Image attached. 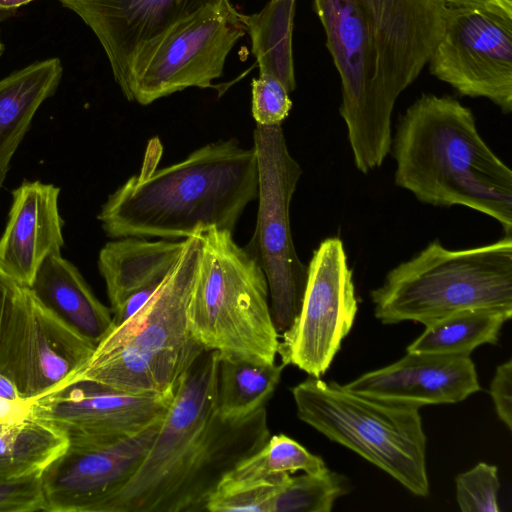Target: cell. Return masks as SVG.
I'll use <instances>...</instances> for the list:
<instances>
[{"label": "cell", "mask_w": 512, "mask_h": 512, "mask_svg": "<svg viewBox=\"0 0 512 512\" xmlns=\"http://www.w3.org/2000/svg\"><path fill=\"white\" fill-rule=\"evenodd\" d=\"M448 0H314L341 79L340 115L356 168L367 174L390 153L399 95L438 45Z\"/></svg>", "instance_id": "1"}, {"label": "cell", "mask_w": 512, "mask_h": 512, "mask_svg": "<svg viewBox=\"0 0 512 512\" xmlns=\"http://www.w3.org/2000/svg\"><path fill=\"white\" fill-rule=\"evenodd\" d=\"M257 193L253 147L218 140L180 162L131 176L108 196L97 218L112 239L185 240L209 228L233 232Z\"/></svg>", "instance_id": "2"}, {"label": "cell", "mask_w": 512, "mask_h": 512, "mask_svg": "<svg viewBox=\"0 0 512 512\" xmlns=\"http://www.w3.org/2000/svg\"><path fill=\"white\" fill-rule=\"evenodd\" d=\"M390 152L398 187L424 204L476 210L511 235L512 171L457 99L423 94L402 115Z\"/></svg>", "instance_id": "3"}, {"label": "cell", "mask_w": 512, "mask_h": 512, "mask_svg": "<svg viewBox=\"0 0 512 512\" xmlns=\"http://www.w3.org/2000/svg\"><path fill=\"white\" fill-rule=\"evenodd\" d=\"M200 262V240L194 235L187 238L150 299L111 328L73 379H89L130 393L173 394L179 379L205 351L188 323Z\"/></svg>", "instance_id": "4"}, {"label": "cell", "mask_w": 512, "mask_h": 512, "mask_svg": "<svg viewBox=\"0 0 512 512\" xmlns=\"http://www.w3.org/2000/svg\"><path fill=\"white\" fill-rule=\"evenodd\" d=\"M370 296L384 324L426 326L465 309H512V237L460 250L432 241L392 268Z\"/></svg>", "instance_id": "5"}, {"label": "cell", "mask_w": 512, "mask_h": 512, "mask_svg": "<svg viewBox=\"0 0 512 512\" xmlns=\"http://www.w3.org/2000/svg\"><path fill=\"white\" fill-rule=\"evenodd\" d=\"M196 235L201 262L188 307L192 336L221 356L274 364L280 335L264 272L231 231L209 228Z\"/></svg>", "instance_id": "6"}, {"label": "cell", "mask_w": 512, "mask_h": 512, "mask_svg": "<svg viewBox=\"0 0 512 512\" xmlns=\"http://www.w3.org/2000/svg\"><path fill=\"white\" fill-rule=\"evenodd\" d=\"M298 418L426 497L427 438L420 407L373 399L309 376L291 389Z\"/></svg>", "instance_id": "7"}, {"label": "cell", "mask_w": 512, "mask_h": 512, "mask_svg": "<svg viewBox=\"0 0 512 512\" xmlns=\"http://www.w3.org/2000/svg\"><path fill=\"white\" fill-rule=\"evenodd\" d=\"M253 149L258 210L245 250L264 272L272 319L280 335L299 314L307 279V266L297 255L290 227V203L302 169L288 150L281 124L256 125Z\"/></svg>", "instance_id": "8"}, {"label": "cell", "mask_w": 512, "mask_h": 512, "mask_svg": "<svg viewBox=\"0 0 512 512\" xmlns=\"http://www.w3.org/2000/svg\"><path fill=\"white\" fill-rule=\"evenodd\" d=\"M220 353L205 350L179 379L145 458L97 512H157L167 489L199 449L218 415Z\"/></svg>", "instance_id": "9"}, {"label": "cell", "mask_w": 512, "mask_h": 512, "mask_svg": "<svg viewBox=\"0 0 512 512\" xmlns=\"http://www.w3.org/2000/svg\"><path fill=\"white\" fill-rule=\"evenodd\" d=\"M429 70L459 94L512 111V0H448Z\"/></svg>", "instance_id": "10"}, {"label": "cell", "mask_w": 512, "mask_h": 512, "mask_svg": "<svg viewBox=\"0 0 512 512\" xmlns=\"http://www.w3.org/2000/svg\"><path fill=\"white\" fill-rule=\"evenodd\" d=\"M96 344L18 285L0 309V372L35 401L71 381Z\"/></svg>", "instance_id": "11"}, {"label": "cell", "mask_w": 512, "mask_h": 512, "mask_svg": "<svg viewBox=\"0 0 512 512\" xmlns=\"http://www.w3.org/2000/svg\"><path fill=\"white\" fill-rule=\"evenodd\" d=\"M353 272L339 237L323 240L307 266L301 308L282 334L277 354L285 366L294 365L320 377L330 367L357 313Z\"/></svg>", "instance_id": "12"}, {"label": "cell", "mask_w": 512, "mask_h": 512, "mask_svg": "<svg viewBox=\"0 0 512 512\" xmlns=\"http://www.w3.org/2000/svg\"><path fill=\"white\" fill-rule=\"evenodd\" d=\"M246 32L242 14L229 0L200 11L170 31L137 65L130 101L148 105L188 87H213L229 52Z\"/></svg>", "instance_id": "13"}, {"label": "cell", "mask_w": 512, "mask_h": 512, "mask_svg": "<svg viewBox=\"0 0 512 512\" xmlns=\"http://www.w3.org/2000/svg\"><path fill=\"white\" fill-rule=\"evenodd\" d=\"M173 395L130 393L76 378L33 401L31 416L59 428L69 443L113 442L162 417Z\"/></svg>", "instance_id": "14"}, {"label": "cell", "mask_w": 512, "mask_h": 512, "mask_svg": "<svg viewBox=\"0 0 512 512\" xmlns=\"http://www.w3.org/2000/svg\"><path fill=\"white\" fill-rule=\"evenodd\" d=\"M101 43L116 83L130 101L133 72L175 27L224 0H59Z\"/></svg>", "instance_id": "15"}, {"label": "cell", "mask_w": 512, "mask_h": 512, "mask_svg": "<svg viewBox=\"0 0 512 512\" xmlns=\"http://www.w3.org/2000/svg\"><path fill=\"white\" fill-rule=\"evenodd\" d=\"M164 415L140 432L117 441L69 443L41 475L47 512H97L135 473Z\"/></svg>", "instance_id": "16"}, {"label": "cell", "mask_w": 512, "mask_h": 512, "mask_svg": "<svg viewBox=\"0 0 512 512\" xmlns=\"http://www.w3.org/2000/svg\"><path fill=\"white\" fill-rule=\"evenodd\" d=\"M270 437L265 406L241 420L218 414L199 449L175 477L157 512L206 511L226 474L260 450Z\"/></svg>", "instance_id": "17"}, {"label": "cell", "mask_w": 512, "mask_h": 512, "mask_svg": "<svg viewBox=\"0 0 512 512\" xmlns=\"http://www.w3.org/2000/svg\"><path fill=\"white\" fill-rule=\"evenodd\" d=\"M356 394L418 407L452 404L481 390L470 356L407 352L343 385Z\"/></svg>", "instance_id": "18"}, {"label": "cell", "mask_w": 512, "mask_h": 512, "mask_svg": "<svg viewBox=\"0 0 512 512\" xmlns=\"http://www.w3.org/2000/svg\"><path fill=\"white\" fill-rule=\"evenodd\" d=\"M60 188L24 181L12 191V204L0 238V268L18 284L30 287L44 260L64 245L59 213Z\"/></svg>", "instance_id": "19"}, {"label": "cell", "mask_w": 512, "mask_h": 512, "mask_svg": "<svg viewBox=\"0 0 512 512\" xmlns=\"http://www.w3.org/2000/svg\"><path fill=\"white\" fill-rule=\"evenodd\" d=\"M186 240L117 238L99 252L98 268L112 313L130 296L156 290L180 256Z\"/></svg>", "instance_id": "20"}, {"label": "cell", "mask_w": 512, "mask_h": 512, "mask_svg": "<svg viewBox=\"0 0 512 512\" xmlns=\"http://www.w3.org/2000/svg\"><path fill=\"white\" fill-rule=\"evenodd\" d=\"M28 288L44 306L96 345L112 328L111 309L61 253L44 260Z\"/></svg>", "instance_id": "21"}, {"label": "cell", "mask_w": 512, "mask_h": 512, "mask_svg": "<svg viewBox=\"0 0 512 512\" xmlns=\"http://www.w3.org/2000/svg\"><path fill=\"white\" fill-rule=\"evenodd\" d=\"M62 74L60 60L49 58L0 80V188L36 112L55 93Z\"/></svg>", "instance_id": "22"}, {"label": "cell", "mask_w": 512, "mask_h": 512, "mask_svg": "<svg viewBox=\"0 0 512 512\" xmlns=\"http://www.w3.org/2000/svg\"><path fill=\"white\" fill-rule=\"evenodd\" d=\"M512 309L474 308L449 314L425 326L407 352L464 355L483 344L495 345Z\"/></svg>", "instance_id": "23"}, {"label": "cell", "mask_w": 512, "mask_h": 512, "mask_svg": "<svg viewBox=\"0 0 512 512\" xmlns=\"http://www.w3.org/2000/svg\"><path fill=\"white\" fill-rule=\"evenodd\" d=\"M68 445L64 432L32 416L0 424V478L42 474Z\"/></svg>", "instance_id": "24"}, {"label": "cell", "mask_w": 512, "mask_h": 512, "mask_svg": "<svg viewBox=\"0 0 512 512\" xmlns=\"http://www.w3.org/2000/svg\"><path fill=\"white\" fill-rule=\"evenodd\" d=\"M295 0H270L259 13L243 15L259 75L278 79L290 93L296 88L292 54Z\"/></svg>", "instance_id": "25"}, {"label": "cell", "mask_w": 512, "mask_h": 512, "mask_svg": "<svg viewBox=\"0 0 512 512\" xmlns=\"http://www.w3.org/2000/svg\"><path fill=\"white\" fill-rule=\"evenodd\" d=\"M285 365L262 364L221 356L217 410L222 419L241 420L265 406L279 384Z\"/></svg>", "instance_id": "26"}, {"label": "cell", "mask_w": 512, "mask_h": 512, "mask_svg": "<svg viewBox=\"0 0 512 512\" xmlns=\"http://www.w3.org/2000/svg\"><path fill=\"white\" fill-rule=\"evenodd\" d=\"M328 470L323 459L284 434L270 436L265 445L228 473L233 478H261L303 471L321 474Z\"/></svg>", "instance_id": "27"}, {"label": "cell", "mask_w": 512, "mask_h": 512, "mask_svg": "<svg viewBox=\"0 0 512 512\" xmlns=\"http://www.w3.org/2000/svg\"><path fill=\"white\" fill-rule=\"evenodd\" d=\"M350 485L345 476L330 471L290 476L275 492L269 512H330Z\"/></svg>", "instance_id": "28"}, {"label": "cell", "mask_w": 512, "mask_h": 512, "mask_svg": "<svg viewBox=\"0 0 512 512\" xmlns=\"http://www.w3.org/2000/svg\"><path fill=\"white\" fill-rule=\"evenodd\" d=\"M291 474L261 478H233L226 474L206 505L209 512H269L278 488Z\"/></svg>", "instance_id": "29"}, {"label": "cell", "mask_w": 512, "mask_h": 512, "mask_svg": "<svg viewBox=\"0 0 512 512\" xmlns=\"http://www.w3.org/2000/svg\"><path fill=\"white\" fill-rule=\"evenodd\" d=\"M456 501L462 512H498V468L479 462L455 478Z\"/></svg>", "instance_id": "30"}, {"label": "cell", "mask_w": 512, "mask_h": 512, "mask_svg": "<svg viewBox=\"0 0 512 512\" xmlns=\"http://www.w3.org/2000/svg\"><path fill=\"white\" fill-rule=\"evenodd\" d=\"M251 87V111L256 124H281L292 108V101L285 86L275 77L259 75L252 80Z\"/></svg>", "instance_id": "31"}, {"label": "cell", "mask_w": 512, "mask_h": 512, "mask_svg": "<svg viewBox=\"0 0 512 512\" xmlns=\"http://www.w3.org/2000/svg\"><path fill=\"white\" fill-rule=\"evenodd\" d=\"M41 475L0 478V512H47Z\"/></svg>", "instance_id": "32"}, {"label": "cell", "mask_w": 512, "mask_h": 512, "mask_svg": "<svg viewBox=\"0 0 512 512\" xmlns=\"http://www.w3.org/2000/svg\"><path fill=\"white\" fill-rule=\"evenodd\" d=\"M490 396L500 420L512 429V361L499 365L490 385Z\"/></svg>", "instance_id": "33"}, {"label": "cell", "mask_w": 512, "mask_h": 512, "mask_svg": "<svg viewBox=\"0 0 512 512\" xmlns=\"http://www.w3.org/2000/svg\"><path fill=\"white\" fill-rule=\"evenodd\" d=\"M33 401L0 397V424L27 419L32 414Z\"/></svg>", "instance_id": "34"}, {"label": "cell", "mask_w": 512, "mask_h": 512, "mask_svg": "<svg viewBox=\"0 0 512 512\" xmlns=\"http://www.w3.org/2000/svg\"><path fill=\"white\" fill-rule=\"evenodd\" d=\"M20 284L0 268V309L12 291Z\"/></svg>", "instance_id": "35"}, {"label": "cell", "mask_w": 512, "mask_h": 512, "mask_svg": "<svg viewBox=\"0 0 512 512\" xmlns=\"http://www.w3.org/2000/svg\"><path fill=\"white\" fill-rule=\"evenodd\" d=\"M0 397L11 400H23L13 382L0 372Z\"/></svg>", "instance_id": "36"}, {"label": "cell", "mask_w": 512, "mask_h": 512, "mask_svg": "<svg viewBox=\"0 0 512 512\" xmlns=\"http://www.w3.org/2000/svg\"><path fill=\"white\" fill-rule=\"evenodd\" d=\"M34 0H0V11H9L19 8Z\"/></svg>", "instance_id": "37"}, {"label": "cell", "mask_w": 512, "mask_h": 512, "mask_svg": "<svg viewBox=\"0 0 512 512\" xmlns=\"http://www.w3.org/2000/svg\"><path fill=\"white\" fill-rule=\"evenodd\" d=\"M3 48H4V46H3V43H2L1 38H0V56H1L2 52H3Z\"/></svg>", "instance_id": "38"}]
</instances>
